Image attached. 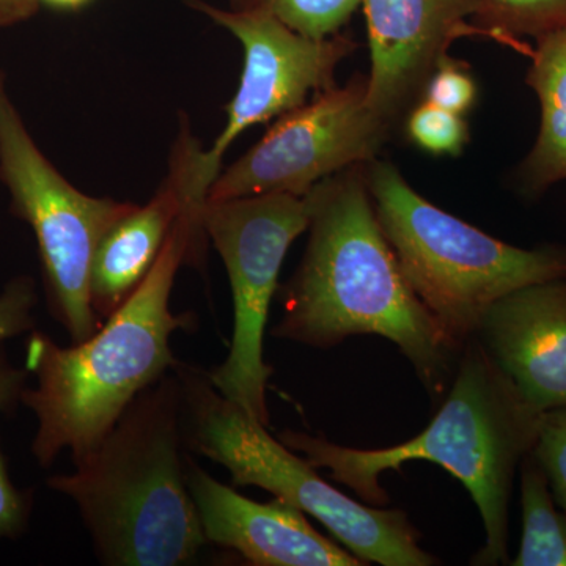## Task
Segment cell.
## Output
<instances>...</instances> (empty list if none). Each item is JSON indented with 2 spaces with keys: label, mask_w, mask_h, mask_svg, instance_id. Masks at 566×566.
Listing matches in <instances>:
<instances>
[{
  "label": "cell",
  "mask_w": 566,
  "mask_h": 566,
  "mask_svg": "<svg viewBox=\"0 0 566 566\" xmlns=\"http://www.w3.org/2000/svg\"><path fill=\"white\" fill-rule=\"evenodd\" d=\"M474 25L480 36L527 54L526 36L566 29V0H482Z\"/></svg>",
  "instance_id": "cell-17"
},
{
  "label": "cell",
  "mask_w": 566,
  "mask_h": 566,
  "mask_svg": "<svg viewBox=\"0 0 566 566\" xmlns=\"http://www.w3.org/2000/svg\"><path fill=\"white\" fill-rule=\"evenodd\" d=\"M528 48L526 82L538 96L542 120L534 148L517 170L528 193L566 180V29L546 33Z\"/></svg>",
  "instance_id": "cell-15"
},
{
  "label": "cell",
  "mask_w": 566,
  "mask_h": 566,
  "mask_svg": "<svg viewBox=\"0 0 566 566\" xmlns=\"http://www.w3.org/2000/svg\"><path fill=\"white\" fill-rule=\"evenodd\" d=\"M39 7L40 0H0V29L31 20Z\"/></svg>",
  "instance_id": "cell-24"
},
{
  "label": "cell",
  "mask_w": 566,
  "mask_h": 566,
  "mask_svg": "<svg viewBox=\"0 0 566 566\" xmlns=\"http://www.w3.org/2000/svg\"><path fill=\"white\" fill-rule=\"evenodd\" d=\"M180 216L188 223L192 240H202L186 191L185 167L174 153L169 175L150 202L136 205L118 219L96 248L91 303L99 322L114 315L147 279Z\"/></svg>",
  "instance_id": "cell-14"
},
{
  "label": "cell",
  "mask_w": 566,
  "mask_h": 566,
  "mask_svg": "<svg viewBox=\"0 0 566 566\" xmlns=\"http://www.w3.org/2000/svg\"><path fill=\"white\" fill-rule=\"evenodd\" d=\"M59 10H80L82 7L88 6L93 0H40Z\"/></svg>",
  "instance_id": "cell-25"
},
{
  "label": "cell",
  "mask_w": 566,
  "mask_h": 566,
  "mask_svg": "<svg viewBox=\"0 0 566 566\" xmlns=\"http://www.w3.org/2000/svg\"><path fill=\"white\" fill-rule=\"evenodd\" d=\"M191 9L233 33L244 48L240 87L227 107V123L210 150L192 153L193 193L207 203L222 158L237 137L253 125L303 106L312 92L335 85V70L359 48L349 35L311 39L262 11L223 10L203 0H186Z\"/></svg>",
  "instance_id": "cell-10"
},
{
  "label": "cell",
  "mask_w": 566,
  "mask_h": 566,
  "mask_svg": "<svg viewBox=\"0 0 566 566\" xmlns=\"http://www.w3.org/2000/svg\"><path fill=\"white\" fill-rule=\"evenodd\" d=\"M474 338L532 408L566 409V277L506 294Z\"/></svg>",
  "instance_id": "cell-13"
},
{
  "label": "cell",
  "mask_w": 566,
  "mask_h": 566,
  "mask_svg": "<svg viewBox=\"0 0 566 566\" xmlns=\"http://www.w3.org/2000/svg\"><path fill=\"white\" fill-rule=\"evenodd\" d=\"M371 69L367 103L395 129L423 99L457 40L480 36L482 0H363Z\"/></svg>",
  "instance_id": "cell-11"
},
{
  "label": "cell",
  "mask_w": 566,
  "mask_h": 566,
  "mask_svg": "<svg viewBox=\"0 0 566 566\" xmlns=\"http://www.w3.org/2000/svg\"><path fill=\"white\" fill-rule=\"evenodd\" d=\"M180 379L169 371L128 406L73 474L52 475L111 566L192 564L208 545L186 482Z\"/></svg>",
  "instance_id": "cell-4"
},
{
  "label": "cell",
  "mask_w": 566,
  "mask_h": 566,
  "mask_svg": "<svg viewBox=\"0 0 566 566\" xmlns=\"http://www.w3.org/2000/svg\"><path fill=\"white\" fill-rule=\"evenodd\" d=\"M186 450L221 464L234 486H256L314 516L367 564L431 566L420 534L401 510L359 504L319 476L303 455L268 433L241 406L223 397L203 368L178 360Z\"/></svg>",
  "instance_id": "cell-6"
},
{
  "label": "cell",
  "mask_w": 566,
  "mask_h": 566,
  "mask_svg": "<svg viewBox=\"0 0 566 566\" xmlns=\"http://www.w3.org/2000/svg\"><path fill=\"white\" fill-rule=\"evenodd\" d=\"M0 181L11 212L35 234L48 307L71 344L102 327L91 303L93 256L103 234L136 205L74 188L40 150L11 99L0 70Z\"/></svg>",
  "instance_id": "cell-7"
},
{
  "label": "cell",
  "mask_w": 566,
  "mask_h": 566,
  "mask_svg": "<svg viewBox=\"0 0 566 566\" xmlns=\"http://www.w3.org/2000/svg\"><path fill=\"white\" fill-rule=\"evenodd\" d=\"M551 493L566 512V409L545 412L534 450Z\"/></svg>",
  "instance_id": "cell-21"
},
{
  "label": "cell",
  "mask_w": 566,
  "mask_h": 566,
  "mask_svg": "<svg viewBox=\"0 0 566 566\" xmlns=\"http://www.w3.org/2000/svg\"><path fill=\"white\" fill-rule=\"evenodd\" d=\"M479 87L464 62L447 57L424 87L422 102L434 104L458 115H465L475 106Z\"/></svg>",
  "instance_id": "cell-22"
},
{
  "label": "cell",
  "mask_w": 566,
  "mask_h": 566,
  "mask_svg": "<svg viewBox=\"0 0 566 566\" xmlns=\"http://www.w3.org/2000/svg\"><path fill=\"white\" fill-rule=\"evenodd\" d=\"M188 253V226L178 218L150 274L92 337L62 346L40 331L29 334L24 365L36 386L25 387L21 405L36 419L31 452L41 468L62 452L73 463L87 455L144 390L174 370L170 337L196 324L191 314L170 311Z\"/></svg>",
  "instance_id": "cell-2"
},
{
  "label": "cell",
  "mask_w": 566,
  "mask_h": 566,
  "mask_svg": "<svg viewBox=\"0 0 566 566\" xmlns=\"http://www.w3.org/2000/svg\"><path fill=\"white\" fill-rule=\"evenodd\" d=\"M186 482L208 545L255 566H363L308 523L303 510L281 497L266 504L223 485L186 457Z\"/></svg>",
  "instance_id": "cell-12"
},
{
  "label": "cell",
  "mask_w": 566,
  "mask_h": 566,
  "mask_svg": "<svg viewBox=\"0 0 566 566\" xmlns=\"http://www.w3.org/2000/svg\"><path fill=\"white\" fill-rule=\"evenodd\" d=\"M365 166L312 189L307 248L281 289L283 315L271 334L322 349L354 335H379L400 348L438 397L464 346L449 337L401 273L376 218Z\"/></svg>",
  "instance_id": "cell-1"
},
{
  "label": "cell",
  "mask_w": 566,
  "mask_h": 566,
  "mask_svg": "<svg viewBox=\"0 0 566 566\" xmlns=\"http://www.w3.org/2000/svg\"><path fill=\"white\" fill-rule=\"evenodd\" d=\"M368 191L401 273L417 297L465 346L506 294L566 277V249H521L461 221L409 186L392 163L365 166Z\"/></svg>",
  "instance_id": "cell-5"
},
{
  "label": "cell",
  "mask_w": 566,
  "mask_h": 566,
  "mask_svg": "<svg viewBox=\"0 0 566 566\" xmlns=\"http://www.w3.org/2000/svg\"><path fill=\"white\" fill-rule=\"evenodd\" d=\"M311 216V192L260 193L205 205V233L221 255L233 296L229 356L208 375L223 397L266 428V390L274 368L264 360V329L283 260L308 229Z\"/></svg>",
  "instance_id": "cell-8"
},
{
  "label": "cell",
  "mask_w": 566,
  "mask_h": 566,
  "mask_svg": "<svg viewBox=\"0 0 566 566\" xmlns=\"http://www.w3.org/2000/svg\"><path fill=\"white\" fill-rule=\"evenodd\" d=\"M406 136L433 156H460L471 140L464 115L420 102L405 118Z\"/></svg>",
  "instance_id": "cell-20"
},
{
  "label": "cell",
  "mask_w": 566,
  "mask_h": 566,
  "mask_svg": "<svg viewBox=\"0 0 566 566\" xmlns=\"http://www.w3.org/2000/svg\"><path fill=\"white\" fill-rule=\"evenodd\" d=\"M367 77L326 88L286 112L259 144L222 170L207 202L260 196H305L318 182L375 161L394 129L367 103Z\"/></svg>",
  "instance_id": "cell-9"
},
{
  "label": "cell",
  "mask_w": 566,
  "mask_h": 566,
  "mask_svg": "<svg viewBox=\"0 0 566 566\" xmlns=\"http://www.w3.org/2000/svg\"><path fill=\"white\" fill-rule=\"evenodd\" d=\"M543 415L521 397L476 338L465 344L453 386L431 423L403 444L349 449L304 431L285 430L279 441L367 504L385 506L379 476L409 461L444 468L463 483L482 515L486 545L475 565L509 560V505L513 482L538 439Z\"/></svg>",
  "instance_id": "cell-3"
},
{
  "label": "cell",
  "mask_w": 566,
  "mask_h": 566,
  "mask_svg": "<svg viewBox=\"0 0 566 566\" xmlns=\"http://www.w3.org/2000/svg\"><path fill=\"white\" fill-rule=\"evenodd\" d=\"M36 305L39 293L31 275H18L7 282L0 292V342L35 331Z\"/></svg>",
  "instance_id": "cell-23"
},
{
  "label": "cell",
  "mask_w": 566,
  "mask_h": 566,
  "mask_svg": "<svg viewBox=\"0 0 566 566\" xmlns=\"http://www.w3.org/2000/svg\"><path fill=\"white\" fill-rule=\"evenodd\" d=\"M523 539L515 566H566V512H558L534 453L521 463Z\"/></svg>",
  "instance_id": "cell-16"
},
{
  "label": "cell",
  "mask_w": 566,
  "mask_h": 566,
  "mask_svg": "<svg viewBox=\"0 0 566 566\" xmlns=\"http://www.w3.org/2000/svg\"><path fill=\"white\" fill-rule=\"evenodd\" d=\"M360 6L363 0H230L232 10L262 11L311 39L340 32Z\"/></svg>",
  "instance_id": "cell-19"
},
{
  "label": "cell",
  "mask_w": 566,
  "mask_h": 566,
  "mask_svg": "<svg viewBox=\"0 0 566 566\" xmlns=\"http://www.w3.org/2000/svg\"><path fill=\"white\" fill-rule=\"evenodd\" d=\"M31 371L11 363L6 342H0V415L10 416L21 405ZM33 491L20 490L11 480L9 465L0 449V539L24 535L31 523Z\"/></svg>",
  "instance_id": "cell-18"
}]
</instances>
